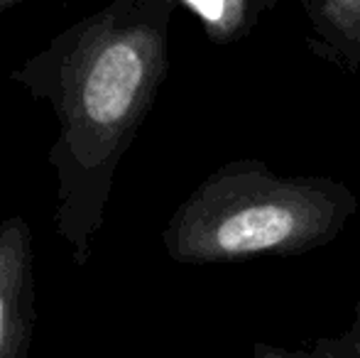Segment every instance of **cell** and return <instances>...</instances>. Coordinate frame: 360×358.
Here are the masks:
<instances>
[{"instance_id": "cell-2", "label": "cell", "mask_w": 360, "mask_h": 358, "mask_svg": "<svg viewBox=\"0 0 360 358\" xmlns=\"http://www.w3.org/2000/svg\"><path fill=\"white\" fill-rule=\"evenodd\" d=\"M358 214V196L326 174H277L236 158L206 174L172 211L162 245L179 265L292 258L328 245Z\"/></svg>"}, {"instance_id": "cell-4", "label": "cell", "mask_w": 360, "mask_h": 358, "mask_svg": "<svg viewBox=\"0 0 360 358\" xmlns=\"http://www.w3.org/2000/svg\"><path fill=\"white\" fill-rule=\"evenodd\" d=\"M307 49L321 62L360 72V0H302Z\"/></svg>"}, {"instance_id": "cell-6", "label": "cell", "mask_w": 360, "mask_h": 358, "mask_svg": "<svg viewBox=\"0 0 360 358\" xmlns=\"http://www.w3.org/2000/svg\"><path fill=\"white\" fill-rule=\"evenodd\" d=\"M311 358H360V292L353 307V321L336 336H319L309 344Z\"/></svg>"}, {"instance_id": "cell-5", "label": "cell", "mask_w": 360, "mask_h": 358, "mask_svg": "<svg viewBox=\"0 0 360 358\" xmlns=\"http://www.w3.org/2000/svg\"><path fill=\"white\" fill-rule=\"evenodd\" d=\"M176 5L194 15L211 44L226 47L250 37L277 0H176Z\"/></svg>"}, {"instance_id": "cell-8", "label": "cell", "mask_w": 360, "mask_h": 358, "mask_svg": "<svg viewBox=\"0 0 360 358\" xmlns=\"http://www.w3.org/2000/svg\"><path fill=\"white\" fill-rule=\"evenodd\" d=\"M18 3H20V0H0V15H5L8 10H13Z\"/></svg>"}, {"instance_id": "cell-7", "label": "cell", "mask_w": 360, "mask_h": 358, "mask_svg": "<svg viewBox=\"0 0 360 358\" xmlns=\"http://www.w3.org/2000/svg\"><path fill=\"white\" fill-rule=\"evenodd\" d=\"M252 358H311V354L309 351H289L285 346L267 344V341H255Z\"/></svg>"}, {"instance_id": "cell-1", "label": "cell", "mask_w": 360, "mask_h": 358, "mask_svg": "<svg viewBox=\"0 0 360 358\" xmlns=\"http://www.w3.org/2000/svg\"><path fill=\"white\" fill-rule=\"evenodd\" d=\"M174 10L176 0H113L54 34L10 74L34 101L52 106L54 231L76 268L89 263L115 170L169 77Z\"/></svg>"}, {"instance_id": "cell-3", "label": "cell", "mask_w": 360, "mask_h": 358, "mask_svg": "<svg viewBox=\"0 0 360 358\" xmlns=\"http://www.w3.org/2000/svg\"><path fill=\"white\" fill-rule=\"evenodd\" d=\"M34 326V236L22 216H8L0 221V358H27Z\"/></svg>"}]
</instances>
